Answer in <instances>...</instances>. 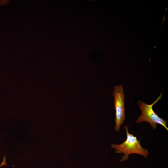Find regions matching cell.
I'll return each mask as SVG.
<instances>
[{
    "instance_id": "obj_1",
    "label": "cell",
    "mask_w": 168,
    "mask_h": 168,
    "mask_svg": "<svg viewBox=\"0 0 168 168\" xmlns=\"http://www.w3.org/2000/svg\"><path fill=\"white\" fill-rule=\"evenodd\" d=\"M124 128L126 130L127 135L125 141L119 144H112L111 146V147L115 149L116 153H124V155L120 161H125L129 159L128 156L133 153L141 155L147 158V155L149 154L148 150L142 147L140 140H138L136 136L128 132V126L125 125Z\"/></svg>"
},
{
    "instance_id": "obj_2",
    "label": "cell",
    "mask_w": 168,
    "mask_h": 168,
    "mask_svg": "<svg viewBox=\"0 0 168 168\" xmlns=\"http://www.w3.org/2000/svg\"><path fill=\"white\" fill-rule=\"evenodd\" d=\"M162 95V94L161 93L157 99L151 105L147 104L143 102L139 103V109L142 111V114L138 117L136 120L137 123L147 122L151 124L154 130L157 128V124H158L162 126L168 131V128L166 126V121L159 117L155 113L152 109L153 106L161 99Z\"/></svg>"
},
{
    "instance_id": "obj_3",
    "label": "cell",
    "mask_w": 168,
    "mask_h": 168,
    "mask_svg": "<svg viewBox=\"0 0 168 168\" xmlns=\"http://www.w3.org/2000/svg\"><path fill=\"white\" fill-rule=\"evenodd\" d=\"M114 98V108L115 110L114 130L120 131L121 126L126 119L124 105L125 95L123 86L121 85L115 86L113 92Z\"/></svg>"
},
{
    "instance_id": "obj_4",
    "label": "cell",
    "mask_w": 168,
    "mask_h": 168,
    "mask_svg": "<svg viewBox=\"0 0 168 168\" xmlns=\"http://www.w3.org/2000/svg\"><path fill=\"white\" fill-rule=\"evenodd\" d=\"M6 157L5 156L3 157V160L2 163L0 165V167L6 165L7 163L6 161Z\"/></svg>"
}]
</instances>
